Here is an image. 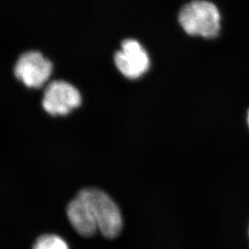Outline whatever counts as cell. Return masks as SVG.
Instances as JSON below:
<instances>
[{
	"label": "cell",
	"instance_id": "cell-1",
	"mask_svg": "<svg viewBox=\"0 0 249 249\" xmlns=\"http://www.w3.org/2000/svg\"><path fill=\"white\" fill-rule=\"evenodd\" d=\"M180 26L193 36L213 38L220 31L221 17L218 7L206 0H194L180 10Z\"/></svg>",
	"mask_w": 249,
	"mask_h": 249
},
{
	"label": "cell",
	"instance_id": "cell-2",
	"mask_svg": "<svg viewBox=\"0 0 249 249\" xmlns=\"http://www.w3.org/2000/svg\"><path fill=\"white\" fill-rule=\"evenodd\" d=\"M78 194L90 206L104 237L108 240L118 237L123 231V216L113 199L102 190L93 188L82 189Z\"/></svg>",
	"mask_w": 249,
	"mask_h": 249
},
{
	"label": "cell",
	"instance_id": "cell-3",
	"mask_svg": "<svg viewBox=\"0 0 249 249\" xmlns=\"http://www.w3.org/2000/svg\"><path fill=\"white\" fill-rule=\"evenodd\" d=\"M81 101V95L75 87L63 80H56L46 87L42 106L51 115L65 116L78 108Z\"/></svg>",
	"mask_w": 249,
	"mask_h": 249
},
{
	"label": "cell",
	"instance_id": "cell-4",
	"mask_svg": "<svg viewBox=\"0 0 249 249\" xmlns=\"http://www.w3.org/2000/svg\"><path fill=\"white\" fill-rule=\"evenodd\" d=\"M53 71L52 63L41 53L30 51L22 54L15 66V75L25 86L40 89Z\"/></svg>",
	"mask_w": 249,
	"mask_h": 249
},
{
	"label": "cell",
	"instance_id": "cell-5",
	"mask_svg": "<svg viewBox=\"0 0 249 249\" xmlns=\"http://www.w3.org/2000/svg\"><path fill=\"white\" fill-rule=\"evenodd\" d=\"M118 71L128 79H138L150 68V58L145 49L134 39L123 41L120 51L114 55Z\"/></svg>",
	"mask_w": 249,
	"mask_h": 249
},
{
	"label": "cell",
	"instance_id": "cell-6",
	"mask_svg": "<svg viewBox=\"0 0 249 249\" xmlns=\"http://www.w3.org/2000/svg\"><path fill=\"white\" fill-rule=\"evenodd\" d=\"M67 218L74 230L84 237H91L98 231L96 219L89 204L79 194L70 201Z\"/></svg>",
	"mask_w": 249,
	"mask_h": 249
},
{
	"label": "cell",
	"instance_id": "cell-7",
	"mask_svg": "<svg viewBox=\"0 0 249 249\" xmlns=\"http://www.w3.org/2000/svg\"><path fill=\"white\" fill-rule=\"evenodd\" d=\"M33 249H70L62 237L53 234L43 235L36 240Z\"/></svg>",
	"mask_w": 249,
	"mask_h": 249
},
{
	"label": "cell",
	"instance_id": "cell-8",
	"mask_svg": "<svg viewBox=\"0 0 249 249\" xmlns=\"http://www.w3.org/2000/svg\"><path fill=\"white\" fill-rule=\"evenodd\" d=\"M246 123H247L248 128L249 129V108H248L247 113H246Z\"/></svg>",
	"mask_w": 249,
	"mask_h": 249
},
{
	"label": "cell",
	"instance_id": "cell-9",
	"mask_svg": "<svg viewBox=\"0 0 249 249\" xmlns=\"http://www.w3.org/2000/svg\"></svg>",
	"mask_w": 249,
	"mask_h": 249
}]
</instances>
